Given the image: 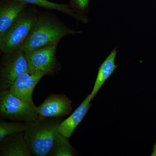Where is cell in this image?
<instances>
[{
	"mask_svg": "<svg viewBox=\"0 0 156 156\" xmlns=\"http://www.w3.org/2000/svg\"><path fill=\"white\" fill-rule=\"evenodd\" d=\"M81 32L69 28L52 14H39L36 22L20 50L26 52L37 48L57 46L64 37Z\"/></svg>",
	"mask_w": 156,
	"mask_h": 156,
	"instance_id": "1",
	"label": "cell"
},
{
	"mask_svg": "<svg viewBox=\"0 0 156 156\" xmlns=\"http://www.w3.org/2000/svg\"><path fill=\"white\" fill-rule=\"evenodd\" d=\"M62 122L60 118H40L30 122L23 136L33 155H48Z\"/></svg>",
	"mask_w": 156,
	"mask_h": 156,
	"instance_id": "2",
	"label": "cell"
},
{
	"mask_svg": "<svg viewBox=\"0 0 156 156\" xmlns=\"http://www.w3.org/2000/svg\"><path fill=\"white\" fill-rule=\"evenodd\" d=\"M38 16L36 9L27 7L4 35L0 38L1 53H10L20 50L36 22Z\"/></svg>",
	"mask_w": 156,
	"mask_h": 156,
	"instance_id": "3",
	"label": "cell"
},
{
	"mask_svg": "<svg viewBox=\"0 0 156 156\" xmlns=\"http://www.w3.org/2000/svg\"><path fill=\"white\" fill-rule=\"evenodd\" d=\"M0 115L2 119L30 122L38 117L37 107L13 95L9 89L1 90Z\"/></svg>",
	"mask_w": 156,
	"mask_h": 156,
	"instance_id": "4",
	"label": "cell"
},
{
	"mask_svg": "<svg viewBox=\"0 0 156 156\" xmlns=\"http://www.w3.org/2000/svg\"><path fill=\"white\" fill-rule=\"evenodd\" d=\"M0 63V89H9L18 77L29 68L25 53L21 50L3 53Z\"/></svg>",
	"mask_w": 156,
	"mask_h": 156,
	"instance_id": "5",
	"label": "cell"
},
{
	"mask_svg": "<svg viewBox=\"0 0 156 156\" xmlns=\"http://www.w3.org/2000/svg\"><path fill=\"white\" fill-rule=\"evenodd\" d=\"M57 47L49 46L24 52L29 69L45 75H54L59 71L61 66L56 57Z\"/></svg>",
	"mask_w": 156,
	"mask_h": 156,
	"instance_id": "6",
	"label": "cell"
},
{
	"mask_svg": "<svg viewBox=\"0 0 156 156\" xmlns=\"http://www.w3.org/2000/svg\"><path fill=\"white\" fill-rule=\"evenodd\" d=\"M72 103L64 94H50L37 107L38 118H61L67 115L72 111Z\"/></svg>",
	"mask_w": 156,
	"mask_h": 156,
	"instance_id": "7",
	"label": "cell"
},
{
	"mask_svg": "<svg viewBox=\"0 0 156 156\" xmlns=\"http://www.w3.org/2000/svg\"><path fill=\"white\" fill-rule=\"evenodd\" d=\"M44 74L29 69L15 80L9 88L11 93L20 99L34 104L33 93L36 86Z\"/></svg>",
	"mask_w": 156,
	"mask_h": 156,
	"instance_id": "8",
	"label": "cell"
},
{
	"mask_svg": "<svg viewBox=\"0 0 156 156\" xmlns=\"http://www.w3.org/2000/svg\"><path fill=\"white\" fill-rule=\"evenodd\" d=\"M27 7L24 3L14 0H2L0 4V38L11 27Z\"/></svg>",
	"mask_w": 156,
	"mask_h": 156,
	"instance_id": "9",
	"label": "cell"
},
{
	"mask_svg": "<svg viewBox=\"0 0 156 156\" xmlns=\"http://www.w3.org/2000/svg\"><path fill=\"white\" fill-rule=\"evenodd\" d=\"M0 142L1 156H32L22 132L9 135Z\"/></svg>",
	"mask_w": 156,
	"mask_h": 156,
	"instance_id": "10",
	"label": "cell"
},
{
	"mask_svg": "<svg viewBox=\"0 0 156 156\" xmlns=\"http://www.w3.org/2000/svg\"><path fill=\"white\" fill-rule=\"evenodd\" d=\"M91 100L89 94L72 115L60 123L58 126L59 133L68 138L73 135L76 128L83 121L91 107Z\"/></svg>",
	"mask_w": 156,
	"mask_h": 156,
	"instance_id": "11",
	"label": "cell"
},
{
	"mask_svg": "<svg viewBox=\"0 0 156 156\" xmlns=\"http://www.w3.org/2000/svg\"><path fill=\"white\" fill-rule=\"evenodd\" d=\"M117 54L116 48H115L99 66L94 87L92 92L90 94L92 100L118 67V66L115 64Z\"/></svg>",
	"mask_w": 156,
	"mask_h": 156,
	"instance_id": "12",
	"label": "cell"
},
{
	"mask_svg": "<svg viewBox=\"0 0 156 156\" xmlns=\"http://www.w3.org/2000/svg\"><path fill=\"white\" fill-rule=\"evenodd\" d=\"M27 4L36 5L41 8L56 10L62 13L69 15L73 17L76 20L86 23L88 21L87 16L84 14H81L76 13L71 8L69 5L68 4H58L50 2L48 0H14Z\"/></svg>",
	"mask_w": 156,
	"mask_h": 156,
	"instance_id": "13",
	"label": "cell"
},
{
	"mask_svg": "<svg viewBox=\"0 0 156 156\" xmlns=\"http://www.w3.org/2000/svg\"><path fill=\"white\" fill-rule=\"evenodd\" d=\"M68 137L59 131L56 135L53 146L48 155L50 156H73L75 155L74 149Z\"/></svg>",
	"mask_w": 156,
	"mask_h": 156,
	"instance_id": "14",
	"label": "cell"
},
{
	"mask_svg": "<svg viewBox=\"0 0 156 156\" xmlns=\"http://www.w3.org/2000/svg\"><path fill=\"white\" fill-rule=\"evenodd\" d=\"M30 122H9L0 120V141L11 134L24 132L28 128Z\"/></svg>",
	"mask_w": 156,
	"mask_h": 156,
	"instance_id": "15",
	"label": "cell"
},
{
	"mask_svg": "<svg viewBox=\"0 0 156 156\" xmlns=\"http://www.w3.org/2000/svg\"><path fill=\"white\" fill-rule=\"evenodd\" d=\"M71 8L76 13L84 14L87 13L90 0H69Z\"/></svg>",
	"mask_w": 156,
	"mask_h": 156,
	"instance_id": "16",
	"label": "cell"
},
{
	"mask_svg": "<svg viewBox=\"0 0 156 156\" xmlns=\"http://www.w3.org/2000/svg\"><path fill=\"white\" fill-rule=\"evenodd\" d=\"M151 156H156V151H153L151 155Z\"/></svg>",
	"mask_w": 156,
	"mask_h": 156,
	"instance_id": "17",
	"label": "cell"
},
{
	"mask_svg": "<svg viewBox=\"0 0 156 156\" xmlns=\"http://www.w3.org/2000/svg\"><path fill=\"white\" fill-rule=\"evenodd\" d=\"M156 151V142L153 148V151Z\"/></svg>",
	"mask_w": 156,
	"mask_h": 156,
	"instance_id": "18",
	"label": "cell"
}]
</instances>
